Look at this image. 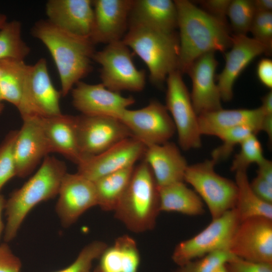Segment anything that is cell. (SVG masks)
I'll list each match as a JSON object with an SVG mask.
<instances>
[{
	"label": "cell",
	"instance_id": "1",
	"mask_svg": "<svg viewBox=\"0 0 272 272\" xmlns=\"http://www.w3.org/2000/svg\"><path fill=\"white\" fill-rule=\"evenodd\" d=\"M177 11L179 55L178 70L187 73L193 62L209 53L225 52L232 44L227 24L215 18L193 2L174 1Z\"/></svg>",
	"mask_w": 272,
	"mask_h": 272
},
{
	"label": "cell",
	"instance_id": "2",
	"mask_svg": "<svg viewBox=\"0 0 272 272\" xmlns=\"http://www.w3.org/2000/svg\"><path fill=\"white\" fill-rule=\"evenodd\" d=\"M31 34L51 55L60 78L61 96H66L91 71L94 44L90 38L66 32L47 20L36 22Z\"/></svg>",
	"mask_w": 272,
	"mask_h": 272
},
{
	"label": "cell",
	"instance_id": "3",
	"mask_svg": "<svg viewBox=\"0 0 272 272\" xmlns=\"http://www.w3.org/2000/svg\"><path fill=\"white\" fill-rule=\"evenodd\" d=\"M66 173L64 162L48 155L35 174L11 194L5 207L7 217L4 232L6 242L16 237L25 217L34 207L58 194Z\"/></svg>",
	"mask_w": 272,
	"mask_h": 272
},
{
	"label": "cell",
	"instance_id": "4",
	"mask_svg": "<svg viewBox=\"0 0 272 272\" xmlns=\"http://www.w3.org/2000/svg\"><path fill=\"white\" fill-rule=\"evenodd\" d=\"M122 41L146 63L152 83L161 86L178 70L179 41L175 31H166L130 21Z\"/></svg>",
	"mask_w": 272,
	"mask_h": 272
},
{
	"label": "cell",
	"instance_id": "5",
	"mask_svg": "<svg viewBox=\"0 0 272 272\" xmlns=\"http://www.w3.org/2000/svg\"><path fill=\"white\" fill-rule=\"evenodd\" d=\"M114 212L116 219L131 232L143 233L155 227L160 212L159 187L144 160L134 166L127 188Z\"/></svg>",
	"mask_w": 272,
	"mask_h": 272
},
{
	"label": "cell",
	"instance_id": "6",
	"mask_svg": "<svg viewBox=\"0 0 272 272\" xmlns=\"http://www.w3.org/2000/svg\"><path fill=\"white\" fill-rule=\"evenodd\" d=\"M216 164L210 159L188 165L184 178L207 205L212 220L235 208L238 192L235 181L216 172Z\"/></svg>",
	"mask_w": 272,
	"mask_h": 272
},
{
	"label": "cell",
	"instance_id": "7",
	"mask_svg": "<svg viewBox=\"0 0 272 272\" xmlns=\"http://www.w3.org/2000/svg\"><path fill=\"white\" fill-rule=\"evenodd\" d=\"M93 60L101 65V83L108 89L120 93L140 92L145 88L146 72L136 67L129 48L122 40L95 51Z\"/></svg>",
	"mask_w": 272,
	"mask_h": 272
},
{
	"label": "cell",
	"instance_id": "8",
	"mask_svg": "<svg viewBox=\"0 0 272 272\" xmlns=\"http://www.w3.org/2000/svg\"><path fill=\"white\" fill-rule=\"evenodd\" d=\"M166 82L165 106L175 125L180 148L185 151L200 148L198 115L193 106L182 74L178 70H175L169 74Z\"/></svg>",
	"mask_w": 272,
	"mask_h": 272
},
{
	"label": "cell",
	"instance_id": "9",
	"mask_svg": "<svg viewBox=\"0 0 272 272\" xmlns=\"http://www.w3.org/2000/svg\"><path fill=\"white\" fill-rule=\"evenodd\" d=\"M240 222L235 208L213 219L195 236L176 246L172 255L173 262L179 266L213 252L229 250L232 238Z\"/></svg>",
	"mask_w": 272,
	"mask_h": 272
},
{
	"label": "cell",
	"instance_id": "10",
	"mask_svg": "<svg viewBox=\"0 0 272 272\" xmlns=\"http://www.w3.org/2000/svg\"><path fill=\"white\" fill-rule=\"evenodd\" d=\"M48 71L44 58H41L34 65H28L23 99L18 109L22 117H51L62 114L61 94L53 85Z\"/></svg>",
	"mask_w": 272,
	"mask_h": 272
},
{
	"label": "cell",
	"instance_id": "11",
	"mask_svg": "<svg viewBox=\"0 0 272 272\" xmlns=\"http://www.w3.org/2000/svg\"><path fill=\"white\" fill-rule=\"evenodd\" d=\"M119 119L129 129L132 137L146 146L169 142L176 132L165 106L156 100L139 109H125Z\"/></svg>",
	"mask_w": 272,
	"mask_h": 272
},
{
	"label": "cell",
	"instance_id": "12",
	"mask_svg": "<svg viewBox=\"0 0 272 272\" xmlns=\"http://www.w3.org/2000/svg\"><path fill=\"white\" fill-rule=\"evenodd\" d=\"M76 123L83 157L98 155L120 141L133 137L126 126L113 117L81 114L76 116Z\"/></svg>",
	"mask_w": 272,
	"mask_h": 272
},
{
	"label": "cell",
	"instance_id": "13",
	"mask_svg": "<svg viewBox=\"0 0 272 272\" xmlns=\"http://www.w3.org/2000/svg\"><path fill=\"white\" fill-rule=\"evenodd\" d=\"M229 250L245 260L272 263V219L257 216L241 221Z\"/></svg>",
	"mask_w": 272,
	"mask_h": 272
},
{
	"label": "cell",
	"instance_id": "14",
	"mask_svg": "<svg viewBox=\"0 0 272 272\" xmlns=\"http://www.w3.org/2000/svg\"><path fill=\"white\" fill-rule=\"evenodd\" d=\"M146 146L134 137L124 139L96 155L83 157L77 173L94 182L106 175L134 166Z\"/></svg>",
	"mask_w": 272,
	"mask_h": 272
},
{
	"label": "cell",
	"instance_id": "15",
	"mask_svg": "<svg viewBox=\"0 0 272 272\" xmlns=\"http://www.w3.org/2000/svg\"><path fill=\"white\" fill-rule=\"evenodd\" d=\"M72 103L82 115L106 116L119 119L122 112L134 104V98L111 91L102 83L91 85L80 81L72 90Z\"/></svg>",
	"mask_w": 272,
	"mask_h": 272
},
{
	"label": "cell",
	"instance_id": "16",
	"mask_svg": "<svg viewBox=\"0 0 272 272\" xmlns=\"http://www.w3.org/2000/svg\"><path fill=\"white\" fill-rule=\"evenodd\" d=\"M23 124L18 130L14 148L16 176L30 174L41 160L51 152L44 132L41 116L22 117Z\"/></svg>",
	"mask_w": 272,
	"mask_h": 272
},
{
	"label": "cell",
	"instance_id": "17",
	"mask_svg": "<svg viewBox=\"0 0 272 272\" xmlns=\"http://www.w3.org/2000/svg\"><path fill=\"white\" fill-rule=\"evenodd\" d=\"M56 212L64 227L73 224L90 208L97 206L94 182L78 173H66L58 191Z\"/></svg>",
	"mask_w": 272,
	"mask_h": 272
},
{
	"label": "cell",
	"instance_id": "18",
	"mask_svg": "<svg viewBox=\"0 0 272 272\" xmlns=\"http://www.w3.org/2000/svg\"><path fill=\"white\" fill-rule=\"evenodd\" d=\"M225 65L217 77L222 100L230 101L234 85L242 72L256 57L271 53L262 44L246 35H232L230 50L224 53Z\"/></svg>",
	"mask_w": 272,
	"mask_h": 272
},
{
	"label": "cell",
	"instance_id": "19",
	"mask_svg": "<svg viewBox=\"0 0 272 272\" xmlns=\"http://www.w3.org/2000/svg\"><path fill=\"white\" fill-rule=\"evenodd\" d=\"M218 64L215 52H209L197 58L187 73L192 82V103L198 115L222 108L220 90L215 81Z\"/></svg>",
	"mask_w": 272,
	"mask_h": 272
},
{
	"label": "cell",
	"instance_id": "20",
	"mask_svg": "<svg viewBox=\"0 0 272 272\" xmlns=\"http://www.w3.org/2000/svg\"><path fill=\"white\" fill-rule=\"evenodd\" d=\"M133 0L93 1L94 24L90 39L109 44L121 40L126 29Z\"/></svg>",
	"mask_w": 272,
	"mask_h": 272
},
{
	"label": "cell",
	"instance_id": "21",
	"mask_svg": "<svg viewBox=\"0 0 272 272\" xmlns=\"http://www.w3.org/2000/svg\"><path fill=\"white\" fill-rule=\"evenodd\" d=\"M47 19L73 34L90 38L94 24L93 1L49 0L45 6Z\"/></svg>",
	"mask_w": 272,
	"mask_h": 272
},
{
	"label": "cell",
	"instance_id": "22",
	"mask_svg": "<svg viewBox=\"0 0 272 272\" xmlns=\"http://www.w3.org/2000/svg\"><path fill=\"white\" fill-rule=\"evenodd\" d=\"M144 160L149 166L158 187L184 181L188 166L175 144L167 142L146 146Z\"/></svg>",
	"mask_w": 272,
	"mask_h": 272
},
{
	"label": "cell",
	"instance_id": "23",
	"mask_svg": "<svg viewBox=\"0 0 272 272\" xmlns=\"http://www.w3.org/2000/svg\"><path fill=\"white\" fill-rule=\"evenodd\" d=\"M41 122L51 152L59 153L78 165L83 156L78 141L76 116H41Z\"/></svg>",
	"mask_w": 272,
	"mask_h": 272
},
{
	"label": "cell",
	"instance_id": "24",
	"mask_svg": "<svg viewBox=\"0 0 272 272\" xmlns=\"http://www.w3.org/2000/svg\"><path fill=\"white\" fill-rule=\"evenodd\" d=\"M263 112L260 106L255 109H224L198 115V125L202 135L217 137L221 132L232 128L246 126L256 133L262 131Z\"/></svg>",
	"mask_w": 272,
	"mask_h": 272
},
{
	"label": "cell",
	"instance_id": "25",
	"mask_svg": "<svg viewBox=\"0 0 272 272\" xmlns=\"http://www.w3.org/2000/svg\"><path fill=\"white\" fill-rule=\"evenodd\" d=\"M130 21L166 31L177 28V11L174 1L133 0Z\"/></svg>",
	"mask_w": 272,
	"mask_h": 272
},
{
	"label": "cell",
	"instance_id": "26",
	"mask_svg": "<svg viewBox=\"0 0 272 272\" xmlns=\"http://www.w3.org/2000/svg\"><path fill=\"white\" fill-rule=\"evenodd\" d=\"M99 259L93 272H138L141 261L136 242L126 235L116 238Z\"/></svg>",
	"mask_w": 272,
	"mask_h": 272
},
{
	"label": "cell",
	"instance_id": "27",
	"mask_svg": "<svg viewBox=\"0 0 272 272\" xmlns=\"http://www.w3.org/2000/svg\"><path fill=\"white\" fill-rule=\"evenodd\" d=\"M160 212H175L188 216H197L205 212L203 202L196 192L184 181L159 187Z\"/></svg>",
	"mask_w": 272,
	"mask_h": 272
},
{
	"label": "cell",
	"instance_id": "28",
	"mask_svg": "<svg viewBox=\"0 0 272 272\" xmlns=\"http://www.w3.org/2000/svg\"><path fill=\"white\" fill-rule=\"evenodd\" d=\"M134 166L106 175L94 181L97 206L105 211H114L130 181Z\"/></svg>",
	"mask_w": 272,
	"mask_h": 272
},
{
	"label": "cell",
	"instance_id": "29",
	"mask_svg": "<svg viewBox=\"0 0 272 272\" xmlns=\"http://www.w3.org/2000/svg\"><path fill=\"white\" fill-rule=\"evenodd\" d=\"M27 66L24 60H0V90L3 100L17 109L23 99Z\"/></svg>",
	"mask_w": 272,
	"mask_h": 272
},
{
	"label": "cell",
	"instance_id": "30",
	"mask_svg": "<svg viewBox=\"0 0 272 272\" xmlns=\"http://www.w3.org/2000/svg\"><path fill=\"white\" fill-rule=\"evenodd\" d=\"M235 182L238 189L235 209L240 221L257 216L272 219V203L264 201L253 191L247 171L235 172Z\"/></svg>",
	"mask_w": 272,
	"mask_h": 272
},
{
	"label": "cell",
	"instance_id": "31",
	"mask_svg": "<svg viewBox=\"0 0 272 272\" xmlns=\"http://www.w3.org/2000/svg\"><path fill=\"white\" fill-rule=\"evenodd\" d=\"M21 23L16 20L7 22L0 29V60H24L30 48L21 37Z\"/></svg>",
	"mask_w": 272,
	"mask_h": 272
},
{
	"label": "cell",
	"instance_id": "32",
	"mask_svg": "<svg viewBox=\"0 0 272 272\" xmlns=\"http://www.w3.org/2000/svg\"><path fill=\"white\" fill-rule=\"evenodd\" d=\"M239 145L240 150L234 156L231 164L232 171H247L252 164L258 165L264 160L262 147L256 134L249 135Z\"/></svg>",
	"mask_w": 272,
	"mask_h": 272
},
{
	"label": "cell",
	"instance_id": "33",
	"mask_svg": "<svg viewBox=\"0 0 272 272\" xmlns=\"http://www.w3.org/2000/svg\"><path fill=\"white\" fill-rule=\"evenodd\" d=\"M253 1L231 0L227 18L235 34L246 35L256 14Z\"/></svg>",
	"mask_w": 272,
	"mask_h": 272
},
{
	"label": "cell",
	"instance_id": "34",
	"mask_svg": "<svg viewBox=\"0 0 272 272\" xmlns=\"http://www.w3.org/2000/svg\"><path fill=\"white\" fill-rule=\"evenodd\" d=\"M251 134H257L252 128L246 126L236 127L221 132L217 137L221 139L222 144L212 151L211 159L216 164L226 160L231 155L234 148Z\"/></svg>",
	"mask_w": 272,
	"mask_h": 272
},
{
	"label": "cell",
	"instance_id": "35",
	"mask_svg": "<svg viewBox=\"0 0 272 272\" xmlns=\"http://www.w3.org/2000/svg\"><path fill=\"white\" fill-rule=\"evenodd\" d=\"M234 256L228 249L218 250L191 260L172 272H212Z\"/></svg>",
	"mask_w": 272,
	"mask_h": 272
},
{
	"label": "cell",
	"instance_id": "36",
	"mask_svg": "<svg viewBox=\"0 0 272 272\" xmlns=\"http://www.w3.org/2000/svg\"><path fill=\"white\" fill-rule=\"evenodd\" d=\"M18 131H10L0 144V191L9 180L16 176L14 148Z\"/></svg>",
	"mask_w": 272,
	"mask_h": 272
},
{
	"label": "cell",
	"instance_id": "37",
	"mask_svg": "<svg viewBox=\"0 0 272 272\" xmlns=\"http://www.w3.org/2000/svg\"><path fill=\"white\" fill-rule=\"evenodd\" d=\"M107 246L103 241H93L82 249L71 264L65 268L54 272H91L93 261L99 259Z\"/></svg>",
	"mask_w": 272,
	"mask_h": 272
},
{
	"label": "cell",
	"instance_id": "38",
	"mask_svg": "<svg viewBox=\"0 0 272 272\" xmlns=\"http://www.w3.org/2000/svg\"><path fill=\"white\" fill-rule=\"evenodd\" d=\"M249 32H251L253 38L263 45L271 53V12H256Z\"/></svg>",
	"mask_w": 272,
	"mask_h": 272
},
{
	"label": "cell",
	"instance_id": "39",
	"mask_svg": "<svg viewBox=\"0 0 272 272\" xmlns=\"http://www.w3.org/2000/svg\"><path fill=\"white\" fill-rule=\"evenodd\" d=\"M226 266L229 272H272V263L251 261L235 256Z\"/></svg>",
	"mask_w": 272,
	"mask_h": 272
},
{
	"label": "cell",
	"instance_id": "40",
	"mask_svg": "<svg viewBox=\"0 0 272 272\" xmlns=\"http://www.w3.org/2000/svg\"><path fill=\"white\" fill-rule=\"evenodd\" d=\"M231 0H205L197 1L201 9L215 18L227 24V13Z\"/></svg>",
	"mask_w": 272,
	"mask_h": 272
},
{
	"label": "cell",
	"instance_id": "41",
	"mask_svg": "<svg viewBox=\"0 0 272 272\" xmlns=\"http://www.w3.org/2000/svg\"><path fill=\"white\" fill-rule=\"evenodd\" d=\"M22 263L13 254L8 245H0V272H20Z\"/></svg>",
	"mask_w": 272,
	"mask_h": 272
},
{
	"label": "cell",
	"instance_id": "42",
	"mask_svg": "<svg viewBox=\"0 0 272 272\" xmlns=\"http://www.w3.org/2000/svg\"><path fill=\"white\" fill-rule=\"evenodd\" d=\"M253 191L264 201L272 203V183L256 175L250 182Z\"/></svg>",
	"mask_w": 272,
	"mask_h": 272
},
{
	"label": "cell",
	"instance_id": "43",
	"mask_svg": "<svg viewBox=\"0 0 272 272\" xmlns=\"http://www.w3.org/2000/svg\"><path fill=\"white\" fill-rule=\"evenodd\" d=\"M256 73L258 80L265 87L272 88V60L270 58L261 59L257 65Z\"/></svg>",
	"mask_w": 272,
	"mask_h": 272
},
{
	"label": "cell",
	"instance_id": "44",
	"mask_svg": "<svg viewBox=\"0 0 272 272\" xmlns=\"http://www.w3.org/2000/svg\"><path fill=\"white\" fill-rule=\"evenodd\" d=\"M260 106L264 115H272V91L270 90L262 98Z\"/></svg>",
	"mask_w": 272,
	"mask_h": 272
},
{
	"label": "cell",
	"instance_id": "45",
	"mask_svg": "<svg viewBox=\"0 0 272 272\" xmlns=\"http://www.w3.org/2000/svg\"><path fill=\"white\" fill-rule=\"evenodd\" d=\"M253 3L256 12H271V0H254Z\"/></svg>",
	"mask_w": 272,
	"mask_h": 272
},
{
	"label": "cell",
	"instance_id": "46",
	"mask_svg": "<svg viewBox=\"0 0 272 272\" xmlns=\"http://www.w3.org/2000/svg\"><path fill=\"white\" fill-rule=\"evenodd\" d=\"M6 201L4 196L0 193V236L4 228V225L2 220V213L3 209H5Z\"/></svg>",
	"mask_w": 272,
	"mask_h": 272
},
{
	"label": "cell",
	"instance_id": "47",
	"mask_svg": "<svg viewBox=\"0 0 272 272\" xmlns=\"http://www.w3.org/2000/svg\"><path fill=\"white\" fill-rule=\"evenodd\" d=\"M226 264L218 266L212 272H229L226 266Z\"/></svg>",
	"mask_w": 272,
	"mask_h": 272
},
{
	"label": "cell",
	"instance_id": "48",
	"mask_svg": "<svg viewBox=\"0 0 272 272\" xmlns=\"http://www.w3.org/2000/svg\"><path fill=\"white\" fill-rule=\"evenodd\" d=\"M6 15L0 13V29L7 22Z\"/></svg>",
	"mask_w": 272,
	"mask_h": 272
},
{
	"label": "cell",
	"instance_id": "49",
	"mask_svg": "<svg viewBox=\"0 0 272 272\" xmlns=\"http://www.w3.org/2000/svg\"><path fill=\"white\" fill-rule=\"evenodd\" d=\"M4 109V105L2 102H0V114L2 113Z\"/></svg>",
	"mask_w": 272,
	"mask_h": 272
},
{
	"label": "cell",
	"instance_id": "50",
	"mask_svg": "<svg viewBox=\"0 0 272 272\" xmlns=\"http://www.w3.org/2000/svg\"><path fill=\"white\" fill-rule=\"evenodd\" d=\"M2 101H3V98H2V95H1V90H0V102H2Z\"/></svg>",
	"mask_w": 272,
	"mask_h": 272
}]
</instances>
